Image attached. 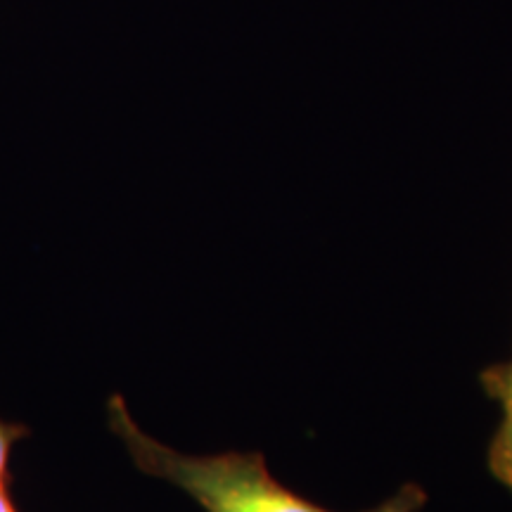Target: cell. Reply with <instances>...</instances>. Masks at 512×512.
Returning a JSON list of instances; mask_svg holds the SVG:
<instances>
[{
	"mask_svg": "<svg viewBox=\"0 0 512 512\" xmlns=\"http://www.w3.org/2000/svg\"><path fill=\"white\" fill-rule=\"evenodd\" d=\"M107 422L143 475L181 489L204 512H332L280 484L256 451L190 456L164 446L140 430L119 394L107 401ZM425 505L427 491L408 482L387 501L363 512H420Z\"/></svg>",
	"mask_w": 512,
	"mask_h": 512,
	"instance_id": "cell-1",
	"label": "cell"
},
{
	"mask_svg": "<svg viewBox=\"0 0 512 512\" xmlns=\"http://www.w3.org/2000/svg\"><path fill=\"white\" fill-rule=\"evenodd\" d=\"M482 382L503 411L501 427L489 448V470L505 489L512 491V361L486 370Z\"/></svg>",
	"mask_w": 512,
	"mask_h": 512,
	"instance_id": "cell-2",
	"label": "cell"
},
{
	"mask_svg": "<svg viewBox=\"0 0 512 512\" xmlns=\"http://www.w3.org/2000/svg\"><path fill=\"white\" fill-rule=\"evenodd\" d=\"M0 512H22L15 494H12L10 479H0Z\"/></svg>",
	"mask_w": 512,
	"mask_h": 512,
	"instance_id": "cell-4",
	"label": "cell"
},
{
	"mask_svg": "<svg viewBox=\"0 0 512 512\" xmlns=\"http://www.w3.org/2000/svg\"><path fill=\"white\" fill-rule=\"evenodd\" d=\"M31 437V427L24 422L0 418V479H10V460L15 448Z\"/></svg>",
	"mask_w": 512,
	"mask_h": 512,
	"instance_id": "cell-3",
	"label": "cell"
}]
</instances>
